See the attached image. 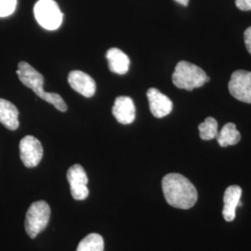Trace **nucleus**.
Returning a JSON list of instances; mask_svg holds the SVG:
<instances>
[{
	"label": "nucleus",
	"mask_w": 251,
	"mask_h": 251,
	"mask_svg": "<svg viewBox=\"0 0 251 251\" xmlns=\"http://www.w3.org/2000/svg\"><path fill=\"white\" fill-rule=\"evenodd\" d=\"M147 98L149 101L150 111L152 116L156 118H162L170 115L173 108L171 100L163 94L160 90L151 88L147 91Z\"/></svg>",
	"instance_id": "nucleus-9"
},
{
	"label": "nucleus",
	"mask_w": 251,
	"mask_h": 251,
	"mask_svg": "<svg viewBox=\"0 0 251 251\" xmlns=\"http://www.w3.org/2000/svg\"><path fill=\"white\" fill-rule=\"evenodd\" d=\"M67 179L70 185L71 195L75 200H84L89 197L88 176L79 164L72 166L67 171Z\"/></svg>",
	"instance_id": "nucleus-8"
},
{
	"label": "nucleus",
	"mask_w": 251,
	"mask_h": 251,
	"mask_svg": "<svg viewBox=\"0 0 251 251\" xmlns=\"http://www.w3.org/2000/svg\"><path fill=\"white\" fill-rule=\"evenodd\" d=\"M175 1H177L178 3H179L182 6H187L189 3V0H175Z\"/></svg>",
	"instance_id": "nucleus-21"
},
{
	"label": "nucleus",
	"mask_w": 251,
	"mask_h": 251,
	"mask_svg": "<svg viewBox=\"0 0 251 251\" xmlns=\"http://www.w3.org/2000/svg\"><path fill=\"white\" fill-rule=\"evenodd\" d=\"M235 5L241 10H251V0H235Z\"/></svg>",
	"instance_id": "nucleus-19"
},
{
	"label": "nucleus",
	"mask_w": 251,
	"mask_h": 251,
	"mask_svg": "<svg viewBox=\"0 0 251 251\" xmlns=\"http://www.w3.org/2000/svg\"><path fill=\"white\" fill-rule=\"evenodd\" d=\"M200 138L204 141H210L217 138L218 131V122L213 117H206L205 121L198 126Z\"/></svg>",
	"instance_id": "nucleus-17"
},
{
	"label": "nucleus",
	"mask_w": 251,
	"mask_h": 251,
	"mask_svg": "<svg viewBox=\"0 0 251 251\" xmlns=\"http://www.w3.org/2000/svg\"><path fill=\"white\" fill-rule=\"evenodd\" d=\"M112 113L119 123L124 125L131 124L136 117V109L133 100L126 96L117 97L114 102Z\"/></svg>",
	"instance_id": "nucleus-11"
},
{
	"label": "nucleus",
	"mask_w": 251,
	"mask_h": 251,
	"mask_svg": "<svg viewBox=\"0 0 251 251\" xmlns=\"http://www.w3.org/2000/svg\"><path fill=\"white\" fill-rule=\"evenodd\" d=\"M241 140V134L236 129L233 123L225 124L222 130L217 135V141L222 147L238 144Z\"/></svg>",
	"instance_id": "nucleus-15"
},
{
	"label": "nucleus",
	"mask_w": 251,
	"mask_h": 251,
	"mask_svg": "<svg viewBox=\"0 0 251 251\" xmlns=\"http://www.w3.org/2000/svg\"><path fill=\"white\" fill-rule=\"evenodd\" d=\"M244 39H245V44L247 47L248 51L251 54V26L249 27L245 33H244Z\"/></svg>",
	"instance_id": "nucleus-20"
},
{
	"label": "nucleus",
	"mask_w": 251,
	"mask_h": 251,
	"mask_svg": "<svg viewBox=\"0 0 251 251\" xmlns=\"http://www.w3.org/2000/svg\"><path fill=\"white\" fill-rule=\"evenodd\" d=\"M208 81L209 77L202 68L185 61L177 63L172 75L173 84L181 90H193L201 88Z\"/></svg>",
	"instance_id": "nucleus-3"
},
{
	"label": "nucleus",
	"mask_w": 251,
	"mask_h": 251,
	"mask_svg": "<svg viewBox=\"0 0 251 251\" xmlns=\"http://www.w3.org/2000/svg\"><path fill=\"white\" fill-rule=\"evenodd\" d=\"M242 196V189L238 185H231L226 189L224 197V210L223 214L226 222H232L236 215V207L240 202Z\"/></svg>",
	"instance_id": "nucleus-12"
},
{
	"label": "nucleus",
	"mask_w": 251,
	"mask_h": 251,
	"mask_svg": "<svg viewBox=\"0 0 251 251\" xmlns=\"http://www.w3.org/2000/svg\"><path fill=\"white\" fill-rule=\"evenodd\" d=\"M110 70L117 75H125L129 69L130 61L127 55L117 48L110 49L106 53Z\"/></svg>",
	"instance_id": "nucleus-13"
},
{
	"label": "nucleus",
	"mask_w": 251,
	"mask_h": 251,
	"mask_svg": "<svg viewBox=\"0 0 251 251\" xmlns=\"http://www.w3.org/2000/svg\"><path fill=\"white\" fill-rule=\"evenodd\" d=\"M228 89L235 99L251 103V72L237 70L232 74Z\"/></svg>",
	"instance_id": "nucleus-6"
},
{
	"label": "nucleus",
	"mask_w": 251,
	"mask_h": 251,
	"mask_svg": "<svg viewBox=\"0 0 251 251\" xmlns=\"http://www.w3.org/2000/svg\"><path fill=\"white\" fill-rule=\"evenodd\" d=\"M162 189L166 201L173 207L189 209L198 201V190L186 177L179 173L167 174L162 179Z\"/></svg>",
	"instance_id": "nucleus-1"
},
{
	"label": "nucleus",
	"mask_w": 251,
	"mask_h": 251,
	"mask_svg": "<svg viewBox=\"0 0 251 251\" xmlns=\"http://www.w3.org/2000/svg\"><path fill=\"white\" fill-rule=\"evenodd\" d=\"M17 7V0H0V18L11 15Z\"/></svg>",
	"instance_id": "nucleus-18"
},
{
	"label": "nucleus",
	"mask_w": 251,
	"mask_h": 251,
	"mask_svg": "<svg viewBox=\"0 0 251 251\" xmlns=\"http://www.w3.org/2000/svg\"><path fill=\"white\" fill-rule=\"evenodd\" d=\"M20 156L26 168H35L43 157V147L34 136H25L20 143Z\"/></svg>",
	"instance_id": "nucleus-7"
},
{
	"label": "nucleus",
	"mask_w": 251,
	"mask_h": 251,
	"mask_svg": "<svg viewBox=\"0 0 251 251\" xmlns=\"http://www.w3.org/2000/svg\"><path fill=\"white\" fill-rule=\"evenodd\" d=\"M34 14L37 23L47 30H56L63 23V13L54 0L37 1Z\"/></svg>",
	"instance_id": "nucleus-5"
},
{
	"label": "nucleus",
	"mask_w": 251,
	"mask_h": 251,
	"mask_svg": "<svg viewBox=\"0 0 251 251\" xmlns=\"http://www.w3.org/2000/svg\"><path fill=\"white\" fill-rule=\"evenodd\" d=\"M76 251H104L102 236L98 233H90L81 240Z\"/></svg>",
	"instance_id": "nucleus-16"
},
{
	"label": "nucleus",
	"mask_w": 251,
	"mask_h": 251,
	"mask_svg": "<svg viewBox=\"0 0 251 251\" xmlns=\"http://www.w3.org/2000/svg\"><path fill=\"white\" fill-rule=\"evenodd\" d=\"M17 75L21 82L25 86H26L27 88L33 90L39 98L44 100L47 102H50L61 112H65L67 110L65 101L58 93L46 92L43 89V75L38 71H36L29 63L26 62L19 63Z\"/></svg>",
	"instance_id": "nucleus-2"
},
{
	"label": "nucleus",
	"mask_w": 251,
	"mask_h": 251,
	"mask_svg": "<svg viewBox=\"0 0 251 251\" xmlns=\"http://www.w3.org/2000/svg\"><path fill=\"white\" fill-rule=\"evenodd\" d=\"M0 123L9 130L19 127V111L9 100L0 98Z\"/></svg>",
	"instance_id": "nucleus-14"
},
{
	"label": "nucleus",
	"mask_w": 251,
	"mask_h": 251,
	"mask_svg": "<svg viewBox=\"0 0 251 251\" xmlns=\"http://www.w3.org/2000/svg\"><path fill=\"white\" fill-rule=\"evenodd\" d=\"M50 218V207L43 201L34 202L27 210L25 227L27 234L32 238H36L38 233L45 230Z\"/></svg>",
	"instance_id": "nucleus-4"
},
{
	"label": "nucleus",
	"mask_w": 251,
	"mask_h": 251,
	"mask_svg": "<svg viewBox=\"0 0 251 251\" xmlns=\"http://www.w3.org/2000/svg\"><path fill=\"white\" fill-rule=\"evenodd\" d=\"M68 83L73 90L81 95L90 98L95 94L96 83L94 79L86 73L79 70L71 71L68 75Z\"/></svg>",
	"instance_id": "nucleus-10"
}]
</instances>
